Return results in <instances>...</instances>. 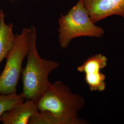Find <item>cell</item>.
Segmentation results:
<instances>
[{
	"mask_svg": "<svg viewBox=\"0 0 124 124\" xmlns=\"http://www.w3.org/2000/svg\"><path fill=\"white\" fill-rule=\"evenodd\" d=\"M30 42L27 61L22 70L23 95L26 100L36 102L42 94L52 86L48 79L50 73L59 66L53 60L43 59L38 53L36 47L37 33L36 27H31Z\"/></svg>",
	"mask_w": 124,
	"mask_h": 124,
	"instance_id": "6da1fadb",
	"label": "cell"
},
{
	"mask_svg": "<svg viewBox=\"0 0 124 124\" xmlns=\"http://www.w3.org/2000/svg\"><path fill=\"white\" fill-rule=\"evenodd\" d=\"M39 111H46L60 119L64 124H86L78 112L85 104L82 96L72 93L61 81H57L36 102Z\"/></svg>",
	"mask_w": 124,
	"mask_h": 124,
	"instance_id": "7a4b0ae2",
	"label": "cell"
},
{
	"mask_svg": "<svg viewBox=\"0 0 124 124\" xmlns=\"http://www.w3.org/2000/svg\"><path fill=\"white\" fill-rule=\"evenodd\" d=\"M59 45L67 48L72 40L79 37L101 38L105 31L92 21L81 0H79L68 13L61 14L58 20Z\"/></svg>",
	"mask_w": 124,
	"mask_h": 124,
	"instance_id": "3957f363",
	"label": "cell"
},
{
	"mask_svg": "<svg viewBox=\"0 0 124 124\" xmlns=\"http://www.w3.org/2000/svg\"><path fill=\"white\" fill-rule=\"evenodd\" d=\"M31 32V28H24L20 34L15 35L13 45L6 58L4 69L0 75V94L17 93L23 62L29 51Z\"/></svg>",
	"mask_w": 124,
	"mask_h": 124,
	"instance_id": "277c9868",
	"label": "cell"
},
{
	"mask_svg": "<svg viewBox=\"0 0 124 124\" xmlns=\"http://www.w3.org/2000/svg\"><path fill=\"white\" fill-rule=\"evenodd\" d=\"M107 61L105 56L97 54L90 57L77 68V71L85 74V80L91 91L105 90L106 76L100 70L106 67Z\"/></svg>",
	"mask_w": 124,
	"mask_h": 124,
	"instance_id": "5b68a950",
	"label": "cell"
},
{
	"mask_svg": "<svg viewBox=\"0 0 124 124\" xmlns=\"http://www.w3.org/2000/svg\"><path fill=\"white\" fill-rule=\"evenodd\" d=\"M94 23L112 15L124 18V0H81Z\"/></svg>",
	"mask_w": 124,
	"mask_h": 124,
	"instance_id": "8992f818",
	"label": "cell"
},
{
	"mask_svg": "<svg viewBox=\"0 0 124 124\" xmlns=\"http://www.w3.org/2000/svg\"><path fill=\"white\" fill-rule=\"evenodd\" d=\"M39 112L36 102L26 100L6 112L1 118L3 124H29L30 120Z\"/></svg>",
	"mask_w": 124,
	"mask_h": 124,
	"instance_id": "52a82bcc",
	"label": "cell"
},
{
	"mask_svg": "<svg viewBox=\"0 0 124 124\" xmlns=\"http://www.w3.org/2000/svg\"><path fill=\"white\" fill-rule=\"evenodd\" d=\"M13 23L7 24L2 9L0 10V63L6 58L13 44L15 35Z\"/></svg>",
	"mask_w": 124,
	"mask_h": 124,
	"instance_id": "ba28073f",
	"label": "cell"
},
{
	"mask_svg": "<svg viewBox=\"0 0 124 124\" xmlns=\"http://www.w3.org/2000/svg\"><path fill=\"white\" fill-rule=\"evenodd\" d=\"M26 99L22 93H17L9 94H2L0 93V122H1L2 115L12 108L19 103L24 102Z\"/></svg>",
	"mask_w": 124,
	"mask_h": 124,
	"instance_id": "9c48e42d",
	"label": "cell"
}]
</instances>
